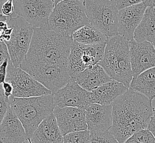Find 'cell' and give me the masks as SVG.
<instances>
[{"label": "cell", "instance_id": "21", "mask_svg": "<svg viewBox=\"0 0 155 143\" xmlns=\"http://www.w3.org/2000/svg\"><path fill=\"white\" fill-rule=\"evenodd\" d=\"M130 89L153 100L155 97V67L133 77Z\"/></svg>", "mask_w": 155, "mask_h": 143}, {"label": "cell", "instance_id": "40", "mask_svg": "<svg viewBox=\"0 0 155 143\" xmlns=\"http://www.w3.org/2000/svg\"><path fill=\"white\" fill-rule=\"evenodd\" d=\"M153 46H154V48H155V42L153 43Z\"/></svg>", "mask_w": 155, "mask_h": 143}, {"label": "cell", "instance_id": "4", "mask_svg": "<svg viewBox=\"0 0 155 143\" xmlns=\"http://www.w3.org/2000/svg\"><path fill=\"white\" fill-rule=\"evenodd\" d=\"M9 106L20 120L28 139L48 115L53 112L56 105L53 94L46 95L17 98L10 96Z\"/></svg>", "mask_w": 155, "mask_h": 143}, {"label": "cell", "instance_id": "23", "mask_svg": "<svg viewBox=\"0 0 155 143\" xmlns=\"http://www.w3.org/2000/svg\"><path fill=\"white\" fill-rule=\"evenodd\" d=\"M73 41L81 44L94 45L107 42L108 38L90 23L84 25L73 33Z\"/></svg>", "mask_w": 155, "mask_h": 143}, {"label": "cell", "instance_id": "10", "mask_svg": "<svg viewBox=\"0 0 155 143\" xmlns=\"http://www.w3.org/2000/svg\"><path fill=\"white\" fill-rule=\"evenodd\" d=\"M6 81L12 84L13 88L12 96L14 97L30 98L52 94L26 72L19 67H15L11 60L7 67Z\"/></svg>", "mask_w": 155, "mask_h": 143}, {"label": "cell", "instance_id": "12", "mask_svg": "<svg viewBox=\"0 0 155 143\" xmlns=\"http://www.w3.org/2000/svg\"><path fill=\"white\" fill-rule=\"evenodd\" d=\"M56 106L78 107L86 110L92 104L91 92L84 89L71 78L64 87L58 90L54 94Z\"/></svg>", "mask_w": 155, "mask_h": 143}, {"label": "cell", "instance_id": "9", "mask_svg": "<svg viewBox=\"0 0 155 143\" xmlns=\"http://www.w3.org/2000/svg\"><path fill=\"white\" fill-rule=\"evenodd\" d=\"M107 42L86 45L73 41L68 60L69 75L71 78L85 69L97 64L104 54Z\"/></svg>", "mask_w": 155, "mask_h": 143}, {"label": "cell", "instance_id": "5", "mask_svg": "<svg viewBox=\"0 0 155 143\" xmlns=\"http://www.w3.org/2000/svg\"><path fill=\"white\" fill-rule=\"evenodd\" d=\"M89 23L84 0H64L60 2L54 7L48 21L51 29L69 36Z\"/></svg>", "mask_w": 155, "mask_h": 143}, {"label": "cell", "instance_id": "27", "mask_svg": "<svg viewBox=\"0 0 155 143\" xmlns=\"http://www.w3.org/2000/svg\"><path fill=\"white\" fill-rule=\"evenodd\" d=\"M9 107V98H6L2 87L0 89V125L2 122Z\"/></svg>", "mask_w": 155, "mask_h": 143}, {"label": "cell", "instance_id": "8", "mask_svg": "<svg viewBox=\"0 0 155 143\" xmlns=\"http://www.w3.org/2000/svg\"><path fill=\"white\" fill-rule=\"evenodd\" d=\"M8 25L13 28L11 38L5 42L13 65L19 67L24 61L33 38L34 27L20 16L11 17Z\"/></svg>", "mask_w": 155, "mask_h": 143}, {"label": "cell", "instance_id": "25", "mask_svg": "<svg viewBox=\"0 0 155 143\" xmlns=\"http://www.w3.org/2000/svg\"><path fill=\"white\" fill-rule=\"evenodd\" d=\"M90 143H119L108 131L90 132Z\"/></svg>", "mask_w": 155, "mask_h": 143}, {"label": "cell", "instance_id": "13", "mask_svg": "<svg viewBox=\"0 0 155 143\" xmlns=\"http://www.w3.org/2000/svg\"><path fill=\"white\" fill-rule=\"evenodd\" d=\"M53 113L63 137L72 132L87 130L85 110L84 109L56 106Z\"/></svg>", "mask_w": 155, "mask_h": 143}, {"label": "cell", "instance_id": "36", "mask_svg": "<svg viewBox=\"0 0 155 143\" xmlns=\"http://www.w3.org/2000/svg\"><path fill=\"white\" fill-rule=\"evenodd\" d=\"M7 0H0V3H4Z\"/></svg>", "mask_w": 155, "mask_h": 143}, {"label": "cell", "instance_id": "39", "mask_svg": "<svg viewBox=\"0 0 155 143\" xmlns=\"http://www.w3.org/2000/svg\"><path fill=\"white\" fill-rule=\"evenodd\" d=\"M153 111H155V105L154 106H153Z\"/></svg>", "mask_w": 155, "mask_h": 143}, {"label": "cell", "instance_id": "30", "mask_svg": "<svg viewBox=\"0 0 155 143\" xmlns=\"http://www.w3.org/2000/svg\"><path fill=\"white\" fill-rule=\"evenodd\" d=\"M7 60H11L8 48L4 41H0V65Z\"/></svg>", "mask_w": 155, "mask_h": 143}, {"label": "cell", "instance_id": "24", "mask_svg": "<svg viewBox=\"0 0 155 143\" xmlns=\"http://www.w3.org/2000/svg\"><path fill=\"white\" fill-rule=\"evenodd\" d=\"M123 143H155V138L147 129L136 131Z\"/></svg>", "mask_w": 155, "mask_h": 143}, {"label": "cell", "instance_id": "2", "mask_svg": "<svg viewBox=\"0 0 155 143\" xmlns=\"http://www.w3.org/2000/svg\"><path fill=\"white\" fill-rule=\"evenodd\" d=\"M73 40L51 29L48 24L34 28L30 48L24 61L68 67Z\"/></svg>", "mask_w": 155, "mask_h": 143}, {"label": "cell", "instance_id": "6", "mask_svg": "<svg viewBox=\"0 0 155 143\" xmlns=\"http://www.w3.org/2000/svg\"><path fill=\"white\" fill-rule=\"evenodd\" d=\"M90 23L108 38L118 35V13L115 0H84Z\"/></svg>", "mask_w": 155, "mask_h": 143}, {"label": "cell", "instance_id": "18", "mask_svg": "<svg viewBox=\"0 0 155 143\" xmlns=\"http://www.w3.org/2000/svg\"><path fill=\"white\" fill-rule=\"evenodd\" d=\"M63 138L53 112L44 119L30 139L31 143H63Z\"/></svg>", "mask_w": 155, "mask_h": 143}, {"label": "cell", "instance_id": "34", "mask_svg": "<svg viewBox=\"0 0 155 143\" xmlns=\"http://www.w3.org/2000/svg\"><path fill=\"white\" fill-rule=\"evenodd\" d=\"M145 5L147 7H155V0H143V1Z\"/></svg>", "mask_w": 155, "mask_h": 143}, {"label": "cell", "instance_id": "29", "mask_svg": "<svg viewBox=\"0 0 155 143\" xmlns=\"http://www.w3.org/2000/svg\"><path fill=\"white\" fill-rule=\"evenodd\" d=\"M2 13L5 16H9L11 15L15 11V6L13 3V0H7L3 3L2 8Z\"/></svg>", "mask_w": 155, "mask_h": 143}, {"label": "cell", "instance_id": "11", "mask_svg": "<svg viewBox=\"0 0 155 143\" xmlns=\"http://www.w3.org/2000/svg\"><path fill=\"white\" fill-rule=\"evenodd\" d=\"M15 11L34 28L48 23L54 9L53 0H13Z\"/></svg>", "mask_w": 155, "mask_h": 143}, {"label": "cell", "instance_id": "28", "mask_svg": "<svg viewBox=\"0 0 155 143\" xmlns=\"http://www.w3.org/2000/svg\"><path fill=\"white\" fill-rule=\"evenodd\" d=\"M118 9H120L143 2V0H115Z\"/></svg>", "mask_w": 155, "mask_h": 143}, {"label": "cell", "instance_id": "37", "mask_svg": "<svg viewBox=\"0 0 155 143\" xmlns=\"http://www.w3.org/2000/svg\"><path fill=\"white\" fill-rule=\"evenodd\" d=\"M28 143H31V141H30V139H28Z\"/></svg>", "mask_w": 155, "mask_h": 143}, {"label": "cell", "instance_id": "17", "mask_svg": "<svg viewBox=\"0 0 155 143\" xmlns=\"http://www.w3.org/2000/svg\"><path fill=\"white\" fill-rule=\"evenodd\" d=\"M27 140L23 126L9 106L0 125V143H25Z\"/></svg>", "mask_w": 155, "mask_h": 143}, {"label": "cell", "instance_id": "26", "mask_svg": "<svg viewBox=\"0 0 155 143\" xmlns=\"http://www.w3.org/2000/svg\"><path fill=\"white\" fill-rule=\"evenodd\" d=\"M63 143H90V131L84 130L66 134Z\"/></svg>", "mask_w": 155, "mask_h": 143}, {"label": "cell", "instance_id": "16", "mask_svg": "<svg viewBox=\"0 0 155 143\" xmlns=\"http://www.w3.org/2000/svg\"><path fill=\"white\" fill-rule=\"evenodd\" d=\"M112 106L92 104L85 110L87 130L90 131H108L113 123Z\"/></svg>", "mask_w": 155, "mask_h": 143}, {"label": "cell", "instance_id": "19", "mask_svg": "<svg viewBox=\"0 0 155 143\" xmlns=\"http://www.w3.org/2000/svg\"><path fill=\"white\" fill-rule=\"evenodd\" d=\"M73 79L81 88L90 92L112 79L98 63L85 69Z\"/></svg>", "mask_w": 155, "mask_h": 143}, {"label": "cell", "instance_id": "43", "mask_svg": "<svg viewBox=\"0 0 155 143\" xmlns=\"http://www.w3.org/2000/svg\"><path fill=\"white\" fill-rule=\"evenodd\" d=\"M154 98H153V99H154Z\"/></svg>", "mask_w": 155, "mask_h": 143}, {"label": "cell", "instance_id": "3", "mask_svg": "<svg viewBox=\"0 0 155 143\" xmlns=\"http://www.w3.org/2000/svg\"><path fill=\"white\" fill-rule=\"evenodd\" d=\"M98 64L112 79L129 88L133 75L128 40L119 34L108 38L104 54Z\"/></svg>", "mask_w": 155, "mask_h": 143}, {"label": "cell", "instance_id": "33", "mask_svg": "<svg viewBox=\"0 0 155 143\" xmlns=\"http://www.w3.org/2000/svg\"><path fill=\"white\" fill-rule=\"evenodd\" d=\"M147 129H149L151 133H152V135L155 138V117L152 116L151 117V119L150 120L148 127H147Z\"/></svg>", "mask_w": 155, "mask_h": 143}, {"label": "cell", "instance_id": "41", "mask_svg": "<svg viewBox=\"0 0 155 143\" xmlns=\"http://www.w3.org/2000/svg\"><path fill=\"white\" fill-rule=\"evenodd\" d=\"M1 88H2V84H1H1H0V89H1Z\"/></svg>", "mask_w": 155, "mask_h": 143}, {"label": "cell", "instance_id": "14", "mask_svg": "<svg viewBox=\"0 0 155 143\" xmlns=\"http://www.w3.org/2000/svg\"><path fill=\"white\" fill-rule=\"evenodd\" d=\"M131 69L133 77L155 67V48L150 42H129Z\"/></svg>", "mask_w": 155, "mask_h": 143}, {"label": "cell", "instance_id": "7", "mask_svg": "<svg viewBox=\"0 0 155 143\" xmlns=\"http://www.w3.org/2000/svg\"><path fill=\"white\" fill-rule=\"evenodd\" d=\"M31 77L54 94L64 87L71 79L68 67L23 61L19 66Z\"/></svg>", "mask_w": 155, "mask_h": 143}, {"label": "cell", "instance_id": "38", "mask_svg": "<svg viewBox=\"0 0 155 143\" xmlns=\"http://www.w3.org/2000/svg\"><path fill=\"white\" fill-rule=\"evenodd\" d=\"M153 116L155 117V111H153Z\"/></svg>", "mask_w": 155, "mask_h": 143}, {"label": "cell", "instance_id": "1", "mask_svg": "<svg viewBox=\"0 0 155 143\" xmlns=\"http://www.w3.org/2000/svg\"><path fill=\"white\" fill-rule=\"evenodd\" d=\"M113 123L109 131L119 143L136 131L147 129L153 116L152 100L129 88L112 103Z\"/></svg>", "mask_w": 155, "mask_h": 143}, {"label": "cell", "instance_id": "20", "mask_svg": "<svg viewBox=\"0 0 155 143\" xmlns=\"http://www.w3.org/2000/svg\"><path fill=\"white\" fill-rule=\"evenodd\" d=\"M128 90L122 83L112 79L91 91V101L93 104L102 105H111L116 98Z\"/></svg>", "mask_w": 155, "mask_h": 143}, {"label": "cell", "instance_id": "32", "mask_svg": "<svg viewBox=\"0 0 155 143\" xmlns=\"http://www.w3.org/2000/svg\"><path fill=\"white\" fill-rule=\"evenodd\" d=\"M2 87L6 98H9L10 96H12V93L13 91V88L12 84L8 81H5L2 84Z\"/></svg>", "mask_w": 155, "mask_h": 143}, {"label": "cell", "instance_id": "35", "mask_svg": "<svg viewBox=\"0 0 155 143\" xmlns=\"http://www.w3.org/2000/svg\"><path fill=\"white\" fill-rule=\"evenodd\" d=\"M54 1V6H56V5H57L58 3H60V2L64 1V0H53Z\"/></svg>", "mask_w": 155, "mask_h": 143}, {"label": "cell", "instance_id": "42", "mask_svg": "<svg viewBox=\"0 0 155 143\" xmlns=\"http://www.w3.org/2000/svg\"><path fill=\"white\" fill-rule=\"evenodd\" d=\"M153 100H155V98H154V99H153Z\"/></svg>", "mask_w": 155, "mask_h": 143}, {"label": "cell", "instance_id": "15", "mask_svg": "<svg viewBox=\"0 0 155 143\" xmlns=\"http://www.w3.org/2000/svg\"><path fill=\"white\" fill-rule=\"evenodd\" d=\"M146 7L143 2L119 9L118 13V34L130 42L134 40L135 31L143 19Z\"/></svg>", "mask_w": 155, "mask_h": 143}, {"label": "cell", "instance_id": "31", "mask_svg": "<svg viewBox=\"0 0 155 143\" xmlns=\"http://www.w3.org/2000/svg\"><path fill=\"white\" fill-rule=\"evenodd\" d=\"M10 60H6L1 65H0V84L1 85L6 81L7 67Z\"/></svg>", "mask_w": 155, "mask_h": 143}, {"label": "cell", "instance_id": "22", "mask_svg": "<svg viewBox=\"0 0 155 143\" xmlns=\"http://www.w3.org/2000/svg\"><path fill=\"white\" fill-rule=\"evenodd\" d=\"M134 39L137 42H155V7H147L139 25L135 31Z\"/></svg>", "mask_w": 155, "mask_h": 143}]
</instances>
